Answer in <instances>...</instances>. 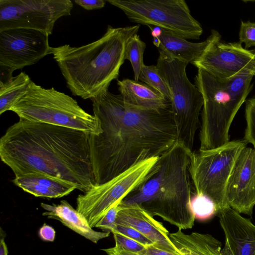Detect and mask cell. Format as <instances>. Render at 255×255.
Here are the masks:
<instances>
[{
  "instance_id": "obj_26",
  "label": "cell",
  "mask_w": 255,
  "mask_h": 255,
  "mask_svg": "<svg viewBox=\"0 0 255 255\" xmlns=\"http://www.w3.org/2000/svg\"><path fill=\"white\" fill-rule=\"evenodd\" d=\"M139 80L158 91L170 101L169 90L160 76L156 65L147 66L144 64L139 76Z\"/></svg>"
},
{
  "instance_id": "obj_35",
  "label": "cell",
  "mask_w": 255,
  "mask_h": 255,
  "mask_svg": "<svg viewBox=\"0 0 255 255\" xmlns=\"http://www.w3.org/2000/svg\"><path fill=\"white\" fill-rule=\"evenodd\" d=\"M102 250L108 255H140L135 253L128 251L116 246Z\"/></svg>"
},
{
  "instance_id": "obj_14",
  "label": "cell",
  "mask_w": 255,
  "mask_h": 255,
  "mask_svg": "<svg viewBox=\"0 0 255 255\" xmlns=\"http://www.w3.org/2000/svg\"><path fill=\"white\" fill-rule=\"evenodd\" d=\"M227 205L239 213L252 216L255 205V149L245 147L240 153L226 190Z\"/></svg>"
},
{
  "instance_id": "obj_6",
  "label": "cell",
  "mask_w": 255,
  "mask_h": 255,
  "mask_svg": "<svg viewBox=\"0 0 255 255\" xmlns=\"http://www.w3.org/2000/svg\"><path fill=\"white\" fill-rule=\"evenodd\" d=\"M189 63L159 53L156 67L170 94V109L178 141L192 151L195 135L200 127L203 106L201 93L188 79L186 68Z\"/></svg>"
},
{
  "instance_id": "obj_15",
  "label": "cell",
  "mask_w": 255,
  "mask_h": 255,
  "mask_svg": "<svg viewBox=\"0 0 255 255\" xmlns=\"http://www.w3.org/2000/svg\"><path fill=\"white\" fill-rule=\"evenodd\" d=\"M225 236L223 255H255V225L227 206L218 214Z\"/></svg>"
},
{
  "instance_id": "obj_22",
  "label": "cell",
  "mask_w": 255,
  "mask_h": 255,
  "mask_svg": "<svg viewBox=\"0 0 255 255\" xmlns=\"http://www.w3.org/2000/svg\"><path fill=\"white\" fill-rule=\"evenodd\" d=\"M32 82L29 76L21 72L0 83V114L10 111L12 107L27 92Z\"/></svg>"
},
{
  "instance_id": "obj_19",
  "label": "cell",
  "mask_w": 255,
  "mask_h": 255,
  "mask_svg": "<svg viewBox=\"0 0 255 255\" xmlns=\"http://www.w3.org/2000/svg\"><path fill=\"white\" fill-rule=\"evenodd\" d=\"M118 89L123 101L128 105L142 109H170V101L155 89L134 80H117Z\"/></svg>"
},
{
  "instance_id": "obj_29",
  "label": "cell",
  "mask_w": 255,
  "mask_h": 255,
  "mask_svg": "<svg viewBox=\"0 0 255 255\" xmlns=\"http://www.w3.org/2000/svg\"><path fill=\"white\" fill-rule=\"evenodd\" d=\"M239 42L244 43L246 49L255 46V22L241 21Z\"/></svg>"
},
{
  "instance_id": "obj_34",
  "label": "cell",
  "mask_w": 255,
  "mask_h": 255,
  "mask_svg": "<svg viewBox=\"0 0 255 255\" xmlns=\"http://www.w3.org/2000/svg\"><path fill=\"white\" fill-rule=\"evenodd\" d=\"M140 255H181L178 253L169 252L162 249L154 245L146 247Z\"/></svg>"
},
{
  "instance_id": "obj_33",
  "label": "cell",
  "mask_w": 255,
  "mask_h": 255,
  "mask_svg": "<svg viewBox=\"0 0 255 255\" xmlns=\"http://www.w3.org/2000/svg\"><path fill=\"white\" fill-rule=\"evenodd\" d=\"M38 235L43 241L53 242L55 238L56 232L53 227L44 224L40 228Z\"/></svg>"
},
{
  "instance_id": "obj_10",
  "label": "cell",
  "mask_w": 255,
  "mask_h": 255,
  "mask_svg": "<svg viewBox=\"0 0 255 255\" xmlns=\"http://www.w3.org/2000/svg\"><path fill=\"white\" fill-rule=\"evenodd\" d=\"M151 158L133 166L112 179L95 184L76 199V210L95 228L108 211L121 202L151 174L158 159Z\"/></svg>"
},
{
  "instance_id": "obj_7",
  "label": "cell",
  "mask_w": 255,
  "mask_h": 255,
  "mask_svg": "<svg viewBox=\"0 0 255 255\" xmlns=\"http://www.w3.org/2000/svg\"><path fill=\"white\" fill-rule=\"evenodd\" d=\"M194 81L203 99L199 150L221 146L230 141L231 124L245 101L231 94L219 79L203 70L198 69Z\"/></svg>"
},
{
  "instance_id": "obj_1",
  "label": "cell",
  "mask_w": 255,
  "mask_h": 255,
  "mask_svg": "<svg viewBox=\"0 0 255 255\" xmlns=\"http://www.w3.org/2000/svg\"><path fill=\"white\" fill-rule=\"evenodd\" d=\"M98 134H89L95 184L144 160L158 157L177 141L171 109L146 110L126 104L107 89L91 99Z\"/></svg>"
},
{
  "instance_id": "obj_12",
  "label": "cell",
  "mask_w": 255,
  "mask_h": 255,
  "mask_svg": "<svg viewBox=\"0 0 255 255\" xmlns=\"http://www.w3.org/2000/svg\"><path fill=\"white\" fill-rule=\"evenodd\" d=\"M48 36L41 31L26 28L10 29L0 31V71L7 79L13 72L33 65L51 54Z\"/></svg>"
},
{
  "instance_id": "obj_20",
  "label": "cell",
  "mask_w": 255,
  "mask_h": 255,
  "mask_svg": "<svg viewBox=\"0 0 255 255\" xmlns=\"http://www.w3.org/2000/svg\"><path fill=\"white\" fill-rule=\"evenodd\" d=\"M169 238L181 255H223L221 242L207 234H185L181 230L169 234Z\"/></svg>"
},
{
  "instance_id": "obj_37",
  "label": "cell",
  "mask_w": 255,
  "mask_h": 255,
  "mask_svg": "<svg viewBox=\"0 0 255 255\" xmlns=\"http://www.w3.org/2000/svg\"><path fill=\"white\" fill-rule=\"evenodd\" d=\"M253 51L254 54V57L245 69L248 74L253 75L254 76H255V49L253 50Z\"/></svg>"
},
{
  "instance_id": "obj_23",
  "label": "cell",
  "mask_w": 255,
  "mask_h": 255,
  "mask_svg": "<svg viewBox=\"0 0 255 255\" xmlns=\"http://www.w3.org/2000/svg\"><path fill=\"white\" fill-rule=\"evenodd\" d=\"M146 48V44L142 41L138 35L135 34L132 36L126 44L125 59L129 61L132 66L134 80L138 81L139 76L143 63V53Z\"/></svg>"
},
{
  "instance_id": "obj_16",
  "label": "cell",
  "mask_w": 255,
  "mask_h": 255,
  "mask_svg": "<svg viewBox=\"0 0 255 255\" xmlns=\"http://www.w3.org/2000/svg\"><path fill=\"white\" fill-rule=\"evenodd\" d=\"M115 223L136 230L163 250L178 253L169 238V233L153 216L137 204L120 203ZM179 254V253H178Z\"/></svg>"
},
{
  "instance_id": "obj_18",
  "label": "cell",
  "mask_w": 255,
  "mask_h": 255,
  "mask_svg": "<svg viewBox=\"0 0 255 255\" xmlns=\"http://www.w3.org/2000/svg\"><path fill=\"white\" fill-rule=\"evenodd\" d=\"M40 205L45 210L42 213L43 216L60 221L64 226L94 243L97 244L110 235V232L94 230L85 218L66 200L61 201L59 204L41 203Z\"/></svg>"
},
{
  "instance_id": "obj_17",
  "label": "cell",
  "mask_w": 255,
  "mask_h": 255,
  "mask_svg": "<svg viewBox=\"0 0 255 255\" xmlns=\"http://www.w3.org/2000/svg\"><path fill=\"white\" fill-rule=\"evenodd\" d=\"M12 182L25 192L37 197L58 198L77 189V185L71 182L40 173L15 176Z\"/></svg>"
},
{
  "instance_id": "obj_11",
  "label": "cell",
  "mask_w": 255,
  "mask_h": 255,
  "mask_svg": "<svg viewBox=\"0 0 255 255\" xmlns=\"http://www.w3.org/2000/svg\"><path fill=\"white\" fill-rule=\"evenodd\" d=\"M70 0H0V31L26 28L52 33L56 21L71 14Z\"/></svg>"
},
{
  "instance_id": "obj_38",
  "label": "cell",
  "mask_w": 255,
  "mask_h": 255,
  "mask_svg": "<svg viewBox=\"0 0 255 255\" xmlns=\"http://www.w3.org/2000/svg\"><path fill=\"white\" fill-rule=\"evenodd\" d=\"M147 26L150 28L151 31V34L153 38H159L161 33H162V28L160 27L149 25Z\"/></svg>"
},
{
  "instance_id": "obj_25",
  "label": "cell",
  "mask_w": 255,
  "mask_h": 255,
  "mask_svg": "<svg viewBox=\"0 0 255 255\" xmlns=\"http://www.w3.org/2000/svg\"><path fill=\"white\" fill-rule=\"evenodd\" d=\"M190 207L195 219L204 221L218 215L219 211L214 202L201 194L194 193L191 196Z\"/></svg>"
},
{
  "instance_id": "obj_27",
  "label": "cell",
  "mask_w": 255,
  "mask_h": 255,
  "mask_svg": "<svg viewBox=\"0 0 255 255\" xmlns=\"http://www.w3.org/2000/svg\"><path fill=\"white\" fill-rule=\"evenodd\" d=\"M246 127L244 140L253 144L255 148V97L249 99L245 108Z\"/></svg>"
},
{
  "instance_id": "obj_4",
  "label": "cell",
  "mask_w": 255,
  "mask_h": 255,
  "mask_svg": "<svg viewBox=\"0 0 255 255\" xmlns=\"http://www.w3.org/2000/svg\"><path fill=\"white\" fill-rule=\"evenodd\" d=\"M192 150L177 141L160 156L150 176L122 202L137 204L180 230L191 229V183L188 168Z\"/></svg>"
},
{
  "instance_id": "obj_32",
  "label": "cell",
  "mask_w": 255,
  "mask_h": 255,
  "mask_svg": "<svg viewBox=\"0 0 255 255\" xmlns=\"http://www.w3.org/2000/svg\"><path fill=\"white\" fill-rule=\"evenodd\" d=\"M77 5L86 10L101 9L104 7L107 0H75Z\"/></svg>"
},
{
  "instance_id": "obj_9",
  "label": "cell",
  "mask_w": 255,
  "mask_h": 255,
  "mask_svg": "<svg viewBox=\"0 0 255 255\" xmlns=\"http://www.w3.org/2000/svg\"><path fill=\"white\" fill-rule=\"evenodd\" d=\"M132 22L152 25L186 39H199L203 30L184 0H107Z\"/></svg>"
},
{
  "instance_id": "obj_8",
  "label": "cell",
  "mask_w": 255,
  "mask_h": 255,
  "mask_svg": "<svg viewBox=\"0 0 255 255\" xmlns=\"http://www.w3.org/2000/svg\"><path fill=\"white\" fill-rule=\"evenodd\" d=\"M247 144L244 139L234 140L214 149L191 152L188 171L194 193L211 199L219 213L229 206L225 198L227 182L238 155Z\"/></svg>"
},
{
  "instance_id": "obj_39",
  "label": "cell",
  "mask_w": 255,
  "mask_h": 255,
  "mask_svg": "<svg viewBox=\"0 0 255 255\" xmlns=\"http://www.w3.org/2000/svg\"></svg>"
},
{
  "instance_id": "obj_13",
  "label": "cell",
  "mask_w": 255,
  "mask_h": 255,
  "mask_svg": "<svg viewBox=\"0 0 255 255\" xmlns=\"http://www.w3.org/2000/svg\"><path fill=\"white\" fill-rule=\"evenodd\" d=\"M207 40L204 50L191 64L218 79H226L240 73L254 57L253 50L243 48L239 42L222 41L216 30H212Z\"/></svg>"
},
{
  "instance_id": "obj_31",
  "label": "cell",
  "mask_w": 255,
  "mask_h": 255,
  "mask_svg": "<svg viewBox=\"0 0 255 255\" xmlns=\"http://www.w3.org/2000/svg\"><path fill=\"white\" fill-rule=\"evenodd\" d=\"M120 202L116 203L108 211L96 225V228L102 230L103 232L111 233L112 229L115 224L118 213L120 209Z\"/></svg>"
},
{
  "instance_id": "obj_24",
  "label": "cell",
  "mask_w": 255,
  "mask_h": 255,
  "mask_svg": "<svg viewBox=\"0 0 255 255\" xmlns=\"http://www.w3.org/2000/svg\"><path fill=\"white\" fill-rule=\"evenodd\" d=\"M253 77L243 70L231 78L219 80L231 94L245 101L253 88L251 82Z\"/></svg>"
},
{
  "instance_id": "obj_30",
  "label": "cell",
  "mask_w": 255,
  "mask_h": 255,
  "mask_svg": "<svg viewBox=\"0 0 255 255\" xmlns=\"http://www.w3.org/2000/svg\"><path fill=\"white\" fill-rule=\"evenodd\" d=\"M115 246L128 251L139 254L146 247L137 242L118 233H113Z\"/></svg>"
},
{
  "instance_id": "obj_5",
  "label": "cell",
  "mask_w": 255,
  "mask_h": 255,
  "mask_svg": "<svg viewBox=\"0 0 255 255\" xmlns=\"http://www.w3.org/2000/svg\"><path fill=\"white\" fill-rule=\"evenodd\" d=\"M19 119L54 125L85 131L99 132L97 121L73 98L52 87L31 83L26 93L12 107Z\"/></svg>"
},
{
  "instance_id": "obj_2",
  "label": "cell",
  "mask_w": 255,
  "mask_h": 255,
  "mask_svg": "<svg viewBox=\"0 0 255 255\" xmlns=\"http://www.w3.org/2000/svg\"><path fill=\"white\" fill-rule=\"evenodd\" d=\"M89 134L19 119L0 138V159L15 176L45 174L71 182L84 193L95 185Z\"/></svg>"
},
{
  "instance_id": "obj_36",
  "label": "cell",
  "mask_w": 255,
  "mask_h": 255,
  "mask_svg": "<svg viewBox=\"0 0 255 255\" xmlns=\"http://www.w3.org/2000/svg\"><path fill=\"white\" fill-rule=\"evenodd\" d=\"M8 252L7 247L4 241V232L2 229H0V255H8Z\"/></svg>"
},
{
  "instance_id": "obj_21",
  "label": "cell",
  "mask_w": 255,
  "mask_h": 255,
  "mask_svg": "<svg viewBox=\"0 0 255 255\" xmlns=\"http://www.w3.org/2000/svg\"><path fill=\"white\" fill-rule=\"evenodd\" d=\"M159 39L160 43L158 48L160 53L188 63L199 58L208 43L207 39L201 42H192L164 29H162Z\"/></svg>"
},
{
  "instance_id": "obj_3",
  "label": "cell",
  "mask_w": 255,
  "mask_h": 255,
  "mask_svg": "<svg viewBox=\"0 0 255 255\" xmlns=\"http://www.w3.org/2000/svg\"><path fill=\"white\" fill-rule=\"evenodd\" d=\"M139 27L108 25L100 38L86 45L51 47V54L73 95L91 99L108 89L119 77L127 42Z\"/></svg>"
},
{
  "instance_id": "obj_28",
  "label": "cell",
  "mask_w": 255,
  "mask_h": 255,
  "mask_svg": "<svg viewBox=\"0 0 255 255\" xmlns=\"http://www.w3.org/2000/svg\"><path fill=\"white\" fill-rule=\"evenodd\" d=\"M111 232L122 234L137 242L145 247L154 245L150 240L130 226L115 223Z\"/></svg>"
}]
</instances>
